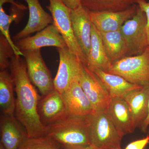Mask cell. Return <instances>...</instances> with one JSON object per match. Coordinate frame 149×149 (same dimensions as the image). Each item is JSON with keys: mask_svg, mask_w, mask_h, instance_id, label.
Wrapping results in <instances>:
<instances>
[{"mask_svg": "<svg viewBox=\"0 0 149 149\" xmlns=\"http://www.w3.org/2000/svg\"><path fill=\"white\" fill-rule=\"evenodd\" d=\"M139 0H81V5L90 12H116L126 10Z\"/></svg>", "mask_w": 149, "mask_h": 149, "instance_id": "obj_23", "label": "cell"}, {"mask_svg": "<svg viewBox=\"0 0 149 149\" xmlns=\"http://www.w3.org/2000/svg\"><path fill=\"white\" fill-rule=\"evenodd\" d=\"M7 3H10L13 5H17L18 4L15 2V0H0V6H3L4 4Z\"/></svg>", "mask_w": 149, "mask_h": 149, "instance_id": "obj_31", "label": "cell"}, {"mask_svg": "<svg viewBox=\"0 0 149 149\" xmlns=\"http://www.w3.org/2000/svg\"><path fill=\"white\" fill-rule=\"evenodd\" d=\"M14 43L21 51L38 49L44 47L62 48L67 47L63 38L53 24L37 32L34 36H28Z\"/></svg>", "mask_w": 149, "mask_h": 149, "instance_id": "obj_11", "label": "cell"}, {"mask_svg": "<svg viewBox=\"0 0 149 149\" xmlns=\"http://www.w3.org/2000/svg\"><path fill=\"white\" fill-rule=\"evenodd\" d=\"M46 6L53 19V24L66 43L67 47L83 64L87 65V60L74 37L70 19L71 9L62 0H49Z\"/></svg>", "mask_w": 149, "mask_h": 149, "instance_id": "obj_5", "label": "cell"}, {"mask_svg": "<svg viewBox=\"0 0 149 149\" xmlns=\"http://www.w3.org/2000/svg\"><path fill=\"white\" fill-rule=\"evenodd\" d=\"M138 7L136 4L122 11L89 12L93 24L99 32L105 33L120 30L125 22L136 14Z\"/></svg>", "mask_w": 149, "mask_h": 149, "instance_id": "obj_13", "label": "cell"}, {"mask_svg": "<svg viewBox=\"0 0 149 149\" xmlns=\"http://www.w3.org/2000/svg\"><path fill=\"white\" fill-rule=\"evenodd\" d=\"M30 80L42 96L54 89V79L43 59L40 49L22 51Z\"/></svg>", "mask_w": 149, "mask_h": 149, "instance_id": "obj_7", "label": "cell"}, {"mask_svg": "<svg viewBox=\"0 0 149 149\" xmlns=\"http://www.w3.org/2000/svg\"><path fill=\"white\" fill-rule=\"evenodd\" d=\"M9 68L16 93L15 116L25 128L28 138L47 136L48 128L41 121L38 111L40 97L27 74L25 62L15 54Z\"/></svg>", "mask_w": 149, "mask_h": 149, "instance_id": "obj_1", "label": "cell"}, {"mask_svg": "<svg viewBox=\"0 0 149 149\" xmlns=\"http://www.w3.org/2000/svg\"><path fill=\"white\" fill-rule=\"evenodd\" d=\"M91 144L101 149H122L123 136L107 111H95L87 116Z\"/></svg>", "mask_w": 149, "mask_h": 149, "instance_id": "obj_3", "label": "cell"}, {"mask_svg": "<svg viewBox=\"0 0 149 149\" xmlns=\"http://www.w3.org/2000/svg\"><path fill=\"white\" fill-rule=\"evenodd\" d=\"M100 34L107 54L112 63L126 56L127 46L120 29L100 32Z\"/></svg>", "mask_w": 149, "mask_h": 149, "instance_id": "obj_22", "label": "cell"}, {"mask_svg": "<svg viewBox=\"0 0 149 149\" xmlns=\"http://www.w3.org/2000/svg\"><path fill=\"white\" fill-rule=\"evenodd\" d=\"M149 143V136L146 138L131 142L124 149H144Z\"/></svg>", "mask_w": 149, "mask_h": 149, "instance_id": "obj_27", "label": "cell"}, {"mask_svg": "<svg viewBox=\"0 0 149 149\" xmlns=\"http://www.w3.org/2000/svg\"><path fill=\"white\" fill-rule=\"evenodd\" d=\"M80 149H101L100 148H97V147L95 146L93 144H91L88 146L85 147V148H83Z\"/></svg>", "mask_w": 149, "mask_h": 149, "instance_id": "obj_32", "label": "cell"}, {"mask_svg": "<svg viewBox=\"0 0 149 149\" xmlns=\"http://www.w3.org/2000/svg\"><path fill=\"white\" fill-rule=\"evenodd\" d=\"M137 5L146 14L147 18L146 30L149 46V0H139Z\"/></svg>", "mask_w": 149, "mask_h": 149, "instance_id": "obj_28", "label": "cell"}, {"mask_svg": "<svg viewBox=\"0 0 149 149\" xmlns=\"http://www.w3.org/2000/svg\"><path fill=\"white\" fill-rule=\"evenodd\" d=\"M38 111L41 121L47 127L69 115L62 94L55 89L41 97Z\"/></svg>", "mask_w": 149, "mask_h": 149, "instance_id": "obj_10", "label": "cell"}, {"mask_svg": "<svg viewBox=\"0 0 149 149\" xmlns=\"http://www.w3.org/2000/svg\"><path fill=\"white\" fill-rule=\"evenodd\" d=\"M59 64L54 79V89L63 94L74 81H79L82 64L67 47L57 48Z\"/></svg>", "mask_w": 149, "mask_h": 149, "instance_id": "obj_8", "label": "cell"}, {"mask_svg": "<svg viewBox=\"0 0 149 149\" xmlns=\"http://www.w3.org/2000/svg\"><path fill=\"white\" fill-rule=\"evenodd\" d=\"M107 72L141 87L149 85V46L141 54L125 56L115 62Z\"/></svg>", "mask_w": 149, "mask_h": 149, "instance_id": "obj_4", "label": "cell"}, {"mask_svg": "<svg viewBox=\"0 0 149 149\" xmlns=\"http://www.w3.org/2000/svg\"><path fill=\"white\" fill-rule=\"evenodd\" d=\"M112 63L105 48L100 32L92 23L91 49L87 66L91 70L100 69L107 72Z\"/></svg>", "mask_w": 149, "mask_h": 149, "instance_id": "obj_18", "label": "cell"}, {"mask_svg": "<svg viewBox=\"0 0 149 149\" xmlns=\"http://www.w3.org/2000/svg\"><path fill=\"white\" fill-rule=\"evenodd\" d=\"M47 127V136L58 143L63 149H80L91 144L87 116L69 115Z\"/></svg>", "mask_w": 149, "mask_h": 149, "instance_id": "obj_2", "label": "cell"}, {"mask_svg": "<svg viewBox=\"0 0 149 149\" xmlns=\"http://www.w3.org/2000/svg\"><path fill=\"white\" fill-rule=\"evenodd\" d=\"M107 111L123 137L134 132L136 128L128 104L124 99L112 97Z\"/></svg>", "mask_w": 149, "mask_h": 149, "instance_id": "obj_16", "label": "cell"}, {"mask_svg": "<svg viewBox=\"0 0 149 149\" xmlns=\"http://www.w3.org/2000/svg\"><path fill=\"white\" fill-rule=\"evenodd\" d=\"M10 8V14L6 13L3 8V6H0V30L2 35L6 37L10 45L12 47L15 54L19 56H23L21 51L17 47L14 42L11 38L10 35V27L13 22L18 20L23 11L26 10L27 8L22 4H11Z\"/></svg>", "mask_w": 149, "mask_h": 149, "instance_id": "obj_24", "label": "cell"}, {"mask_svg": "<svg viewBox=\"0 0 149 149\" xmlns=\"http://www.w3.org/2000/svg\"><path fill=\"white\" fill-rule=\"evenodd\" d=\"M14 83L11 73L7 70L0 72V107L3 114L15 116Z\"/></svg>", "mask_w": 149, "mask_h": 149, "instance_id": "obj_21", "label": "cell"}, {"mask_svg": "<svg viewBox=\"0 0 149 149\" xmlns=\"http://www.w3.org/2000/svg\"><path fill=\"white\" fill-rule=\"evenodd\" d=\"M62 95L70 115L86 117L94 112L93 106L79 81L73 82Z\"/></svg>", "mask_w": 149, "mask_h": 149, "instance_id": "obj_17", "label": "cell"}, {"mask_svg": "<svg viewBox=\"0 0 149 149\" xmlns=\"http://www.w3.org/2000/svg\"><path fill=\"white\" fill-rule=\"evenodd\" d=\"M0 149H5L2 145L0 143Z\"/></svg>", "mask_w": 149, "mask_h": 149, "instance_id": "obj_33", "label": "cell"}, {"mask_svg": "<svg viewBox=\"0 0 149 149\" xmlns=\"http://www.w3.org/2000/svg\"><path fill=\"white\" fill-rule=\"evenodd\" d=\"M24 1L28 6L29 19L25 27L13 36L15 42L28 37L35 32H40L50 24H53L52 16L43 9L39 0Z\"/></svg>", "mask_w": 149, "mask_h": 149, "instance_id": "obj_14", "label": "cell"}, {"mask_svg": "<svg viewBox=\"0 0 149 149\" xmlns=\"http://www.w3.org/2000/svg\"><path fill=\"white\" fill-rule=\"evenodd\" d=\"M70 19L74 37L86 58L87 63L91 49L92 28L90 13L81 5L71 10Z\"/></svg>", "mask_w": 149, "mask_h": 149, "instance_id": "obj_12", "label": "cell"}, {"mask_svg": "<svg viewBox=\"0 0 149 149\" xmlns=\"http://www.w3.org/2000/svg\"><path fill=\"white\" fill-rule=\"evenodd\" d=\"M146 14L138 6L136 14L120 28L127 46L126 56L141 54L149 47Z\"/></svg>", "mask_w": 149, "mask_h": 149, "instance_id": "obj_6", "label": "cell"}, {"mask_svg": "<svg viewBox=\"0 0 149 149\" xmlns=\"http://www.w3.org/2000/svg\"><path fill=\"white\" fill-rule=\"evenodd\" d=\"M0 130V143L5 149H19L28 138L25 128L15 116L2 114Z\"/></svg>", "mask_w": 149, "mask_h": 149, "instance_id": "obj_15", "label": "cell"}, {"mask_svg": "<svg viewBox=\"0 0 149 149\" xmlns=\"http://www.w3.org/2000/svg\"><path fill=\"white\" fill-rule=\"evenodd\" d=\"M19 149H63L61 145L50 136L28 138Z\"/></svg>", "mask_w": 149, "mask_h": 149, "instance_id": "obj_25", "label": "cell"}, {"mask_svg": "<svg viewBox=\"0 0 149 149\" xmlns=\"http://www.w3.org/2000/svg\"><path fill=\"white\" fill-rule=\"evenodd\" d=\"M149 126V100L148 102V116L146 120H144L143 124L140 127V130L143 133H146L148 130V128Z\"/></svg>", "mask_w": 149, "mask_h": 149, "instance_id": "obj_30", "label": "cell"}, {"mask_svg": "<svg viewBox=\"0 0 149 149\" xmlns=\"http://www.w3.org/2000/svg\"><path fill=\"white\" fill-rule=\"evenodd\" d=\"M101 81L112 97L123 98L128 93L142 87L129 83L123 77L100 69L92 70Z\"/></svg>", "mask_w": 149, "mask_h": 149, "instance_id": "obj_20", "label": "cell"}, {"mask_svg": "<svg viewBox=\"0 0 149 149\" xmlns=\"http://www.w3.org/2000/svg\"><path fill=\"white\" fill-rule=\"evenodd\" d=\"M123 99L128 104L136 128H140L148 112L149 85L132 91Z\"/></svg>", "mask_w": 149, "mask_h": 149, "instance_id": "obj_19", "label": "cell"}, {"mask_svg": "<svg viewBox=\"0 0 149 149\" xmlns=\"http://www.w3.org/2000/svg\"><path fill=\"white\" fill-rule=\"evenodd\" d=\"M79 83L91 102L94 112L107 110L111 97L97 75L83 64Z\"/></svg>", "mask_w": 149, "mask_h": 149, "instance_id": "obj_9", "label": "cell"}, {"mask_svg": "<svg viewBox=\"0 0 149 149\" xmlns=\"http://www.w3.org/2000/svg\"><path fill=\"white\" fill-rule=\"evenodd\" d=\"M65 4L71 10L78 7L81 5V0H62Z\"/></svg>", "mask_w": 149, "mask_h": 149, "instance_id": "obj_29", "label": "cell"}, {"mask_svg": "<svg viewBox=\"0 0 149 149\" xmlns=\"http://www.w3.org/2000/svg\"><path fill=\"white\" fill-rule=\"evenodd\" d=\"M15 55L12 47L5 37L2 35L0 37V68L5 70L9 68L10 61Z\"/></svg>", "mask_w": 149, "mask_h": 149, "instance_id": "obj_26", "label": "cell"}]
</instances>
